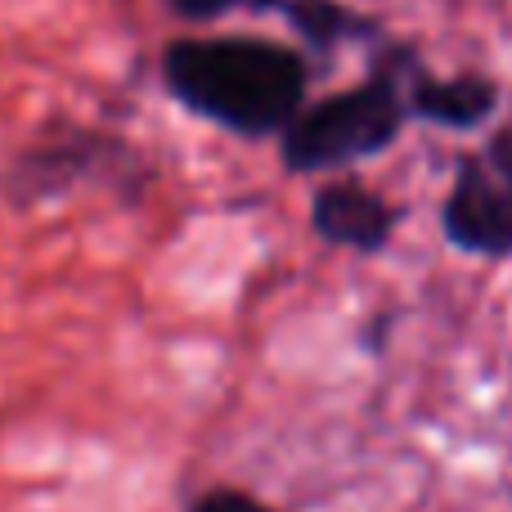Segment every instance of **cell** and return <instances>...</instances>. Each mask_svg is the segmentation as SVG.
<instances>
[{
  "mask_svg": "<svg viewBox=\"0 0 512 512\" xmlns=\"http://www.w3.org/2000/svg\"><path fill=\"white\" fill-rule=\"evenodd\" d=\"M441 234L454 252L481 261H512V171L486 149L454 158L450 194L441 203Z\"/></svg>",
  "mask_w": 512,
  "mask_h": 512,
  "instance_id": "obj_3",
  "label": "cell"
},
{
  "mask_svg": "<svg viewBox=\"0 0 512 512\" xmlns=\"http://www.w3.org/2000/svg\"><path fill=\"white\" fill-rule=\"evenodd\" d=\"M405 99L409 117L441 131H481L495 122L499 113V81L486 72H454V77H436L423 59L414 54L405 72Z\"/></svg>",
  "mask_w": 512,
  "mask_h": 512,
  "instance_id": "obj_6",
  "label": "cell"
},
{
  "mask_svg": "<svg viewBox=\"0 0 512 512\" xmlns=\"http://www.w3.org/2000/svg\"><path fill=\"white\" fill-rule=\"evenodd\" d=\"M400 216L405 212L382 189L351 180V176H328L310 194V230L324 243H333V248L360 252V256H373L387 248L396 239Z\"/></svg>",
  "mask_w": 512,
  "mask_h": 512,
  "instance_id": "obj_5",
  "label": "cell"
},
{
  "mask_svg": "<svg viewBox=\"0 0 512 512\" xmlns=\"http://www.w3.org/2000/svg\"><path fill=\"white\" fill-rule=\"evenodd\" d=\"M252 5L279 9L315 54L337 50V45H351V41L373 45L382 36V27L373 23L369 14H355V9H346L342 0H252Z\"/></svg>",
  "mask_w": 512,
  "mask_h": 512,
  "instance_id": "obj_7",
  "label": "cell"
},
{
  "mask_svg": "<svg viewBox=\"0 0 512 512\" xmlns=\"http://www.w3.org/2000/svg\"><path fill=\"white\" fill-rule=\"evenodd\" d=\"M189 512H279L274 504H265V499L248 495V490H234V486H216L207 490V495H198Z\"/></svg>",
  "mask_w": 512,
  "mask_h": 512,
  "instance_id": "obj_8",
  "label": "cell"
},
{
  "mask_svg": "<svg viewBox=\"0 0 512 512\" xmlns=\"http://www.w3.org/2000/svg\"><path fill=\"white\" fill-rule=\"evenodd\" d=\"M162 86L194 117L239 135L279 140L310 99V59L270 36H180L162 50Z\"/></svg>",
  "mask_w": 512,
  "mask_h": 512,
  "instance_id": "obj_1",
  "label": "cell"
},
{
  "mask_svg": "<svg viewBox=\"0 0 512 512\" xmlns=\"http://www.w3.org/2000/svg\"><path fill=\"white\" fill-rule=\"evenodd\" d=\"M414 45L391 41L387 32L369 45V72L355 86L301 104V113L283 126L279 158L292 176H337L360 162H373L405 135L409 99L405 72L414 63Z\"/></svg>",
  "mask_w": 512,
  "mask_h": 512,
  "instance_id": "obj_2",
  "label": "cell"
},
{
  "mask_svg": "<svg viewBox=\"0 0 512 512\" xmlns=\"http://www.w3.org/2000/svg\"><path fill=\"white\" fill-rule=\"evenodd\" d=\"M486 153L499 162V167H508V171H512V122H504V126H495V131H490Z\"/></svg>",
  "mask_w": 512,
  "mask_h": 512,
  "instance_id": "obj_10",
  "label": "cell"
},
{
  "mask_svg": "<svg viewBox=\"0 0 512 512\" xmlns=\"http://www.w3.org/2000/svg\"><path fill=\"white\" fill-rule=\"evenodd\" d=\"M167 5L189 23H212V18H225L230 9L248 5V0H167Z\"/></svg>",
  "mask_w": 512,
  "mask_h": 512,
  "instance_id": "obj_9",
  "label": "cell"
},
{
  "mask_svg": "<svg viewBox=\"0 0 512 512\" xmlns=\"http://www.w3.org/2000/svg\"><path fill=\"white\" fill-rule=\"evenodd\" d=\"M126 171H140V158H135L131 144L95 131H68L59 140L41 144V149H27L18 158L14 176H9V189L18 198L59 194L63 185H77V180H108L126 176Z\"/></svg>",
  "mask_w": 512,
  "mask_h": 512,
  "instance_id": "obj_4",
  "label": "cell"
}]
</instances>
